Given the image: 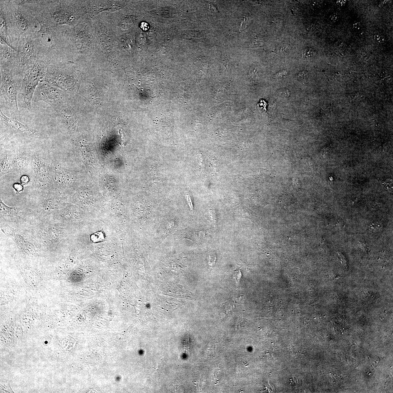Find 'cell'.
<instances>
[{
    "label": "cell",
    "instance_id": "6",
    "mask_svg": "<svg viewBox=\"0 0 393 393\" xmlns=\"http://www.w3.org/2000/svg\"><path fill=\"white\" fill-rule=\"evenodd\" d=\"M77 178V174L73 171L54 167L52 185L62 189L69 188L76 183Z\"/></svg>",
    "mask_w": 393,
    "mask_h": 393
},
{
    "label": "cell",
    "instance_id": "15",
    "mask_svg": "<svg viewBox=\"0 0 393 393\" xmlns=\"http://www.w3.org/2000/svg\"><path fill=\"white\" fill-rule=\"evenodd\" d=\"M105 185L106 188L109 191L114 189L116 186V183L115 180L112 178L106 177L105 180Z\"/></svg>",
    "mask_w": 393,
    "mask_h": 393
},
{
    "label": "cell",
    "instance_id": "22",
    "mask_svg": "<svg viewBox=\"0 0 393 393\" xmlns=\"http://www.w3.org/2000/svg\"><path fill=\"white\" fill-rule=\"evenodd\" d=\"M287 74V72L286 71L283 70L282 71L278 72L275 76V77L277 79H281L283 78Z\"/></svg>",
    "mask_w": 393,
    "mask_h": 393
},
{
    "label": "cell",
    "instance_id": "13",
    "mask_svg": "<svg viewBox=\"0 0 393 393\" xmlns=\"http://www.w3.org/2000/svg\"><path fill=\"white\" fill-rule=\"evenodd\" d=\"M235 306L231 303L227 302L223 304L221 307L220 315L221 317L222 318L225 315L228 314L234 308Z\"/></svg>",
    "mask_w": 393,
    "mask_h": 393
},
{
    "label": "cell",
    "instance_id": "4",
    "mask_svg": "<svg viewBox=\"0 0 393 393\" xmlns=\"http://www.w3.org/2000/svg\"><path fill=\"white\" fill-rule=\"evenodd\" d=\"M33 98L34 101H42L48 103L56 112L66 104L63 91L45 82H42L39 84Z\"/></svg>",
    "mask_w": 393,
    "mask_h": 393
},
{
    "label": "cell",
    "instance_id": "7",
    "mask_svg": "<svg viewBox=\"0 0 393 393\" xmlns=\"http://www.w3.org/2000/svg\"><path fill=\"white\" fill-rule=\"evenodd\" d=\"M0 115L4 124L14 133L36 138L40 136L41 134L38 131L30 128L27 125L21 123L17 120L16 117L9 118L6 116L1 109L0 110Z\"/></svg>",
    "mask_w": 393,
    "mask_h": 393
},
{
    "label": "cell",
    "instance_id": "20",
    "mask_svg": "<svg viewBox=\"0 0 393 393\" xmlns=\"http://www.w3.org/2000/svg\"><path fill=\"white\" fill-rule=\"evenodd\" d=\"M307 75V73L306 71H305L304 70L302 71L298 74L297 77L299 80H303L306 78Z\"/></svg>",
    "mask_w": 393,
    "mask_h": 393
},
{
    "label": "cell",
    "instance_id": "14",
    "mask_svg": "<svg viewBox=\"0 0 393 393\" xmlns=\"http://www.w3.org/2000/svg\"><path fill=\"white\" fill-rule=\"evenodd\" d=\"M373 38L378 44H383L386 42V37L383 33L380 31H376L373 35Z\"/></svg>",
    "mask_w": 393,
    "mask_h": 393
},
{
    "label": "cell",
    "instance_id": "23",
    "mask_svg": "<svg viewBox=\"0 0 393 393\" xmlns=\"http://www.w3.org/2000/svg\"><path fill=\"white\" fill-rule=\"evenodd\" d=\"M20 180L21 184L23 185L28 183L30 181L29 177L26 175L22 176Z\"/></svg>",
    "mask_w": 393,
    "mask_h": 393
},
{
    "label": "cell",
    "instance_id": "16",
    "mask_svg": "<svg viewBox=\"0 0 393 393\" xmlns=\"http://www.w3.org/2000/svg\"><path fill=\"white\" fill-rule=\"evenodd\" d=\"M23 52L27 56L31 55L33 52V46L30 43H27L23 47Z\"/></svg>",
    "mask_w": 393,
    "mask_h": 393
},
{
    "label": "cell",
    "instance_id": "9",
    "mask_svg": "<svg viewBox=\"0 0 393 393\" xmlns=\"http://www.w3.org/2000/svg\"><path fill=\"white\" fill-rule=\"evenodd\" d=\"M32 157L27 150H19L14 153L12 169H21L26 167L31 162Z\"/></svg>",
    "mask_w": 393,
    "mask_h": 393
},
{
    "label": "cell",
    "instance_id": "1",
    "mask_svg": "<svg viewBox=\"0 0 393 393\" xmlns=\"http://www.w3.org/2000/svg\"><path fill=\"white\" fill-rule=\"evenodd\" d=\"M47 66L37 62L26 74L20 89L25 106L28 110L31 109V102L36 87L40 81L42 82L46 72Z\"/></svg>",
    "mask_w": 393,
    "mask_h": 393
},
{
    "label": "cell",
    "instance_id": "11",
    "mask_svg": "<svg viewBox=\"0 0 393 393\" xmlns=\"http://www.w3.org/2000/svg\"><path fill=\"white\" fill-rule=\"evenodd\" d=\"M14 153L6 152L1 154L0 162V175L1 177L12 171V165Z\"/></svg>",
    "mask_w": 393,
    "mask_h": 393
},
{
    "label": "cell",
    "instance_id": "27",
    "mask_svg": "<svg viewBox=\"0 0 393 393\" xmlns=\"http://www.w3.org/2000/svg\"><path fill=\"white\" fill-rule=\"evenodd\" d=\"M186 197L187 198V201L188 202L189 206L190 209L192 210L193 208V205H192V202H191L190 197L189 195H186Z\"/></svg>",
    "mask_w": 393,
    "mask_h": 393
},
{
    "label": "cell",
    "instance_id": "17",
    "mask_svg": "<svg viewBox=\"0 0 393 393\" xmlns=\"http://www.w3.org/2000/svg\"><path fill=\"white\" fill-rule=\"evenodd\" d=\"M18 25L19 28L23 31H26L28 29V24L24 19L21 18L19 19Z\"/></svg>",
    "mask_w": 393,
    "mask_h": 393
},
{
    "label": "cell",
    "instance_id": "24",
    "mask_svg": "<svg viewBox=\"0 0 393 393\" xmlns=\"http://www.w3.org/2000/svg\"><path fill=\"white\" fill-rule=\"evenodd\" d=\"M330 19L332 22L336 23L339 20V17L337 14H333L330 16Z\"/></svg>",
    "mask_w": 393,
    "mask_h": 393
},
{
    "label": "cell",
    "instance_id": "25",
    "mask_svg": "<svg viewBox=\"0 0 393 393\" xmlns=\"http://www.w3.org/2000/svg\"><path fill=\"white\" fill-rule=\"evenodd\" d=\"M14 188L17 192H21L23 189L22 185L18 183L15 184L14 185Z\"/></svg>",
    "mask_w": 393,
    "mask_h": 393
},
{
    "label": "cell",
    "instance_id": "19",
    "mask_svg": "<svg viewBox=\"0 0 393 393\" xmlns=\"http://www.w3.org/2000/svg\"><path fill=\"white\" fill-rule=\"evenodd\" d=\"M353 29L356 31H359L362 28V24L359 21H355L353 25Z\"/></svg>",
    "mask_w": 393,
    "mask_h": 393
},
{
    "label": "cell",
    "instance_id": "12",
    "mask_svg": "<svg viewBox=\"0 0 393 393\" xmlns=\"http://www.w3.org/2000/svg\"><path fill=\"white\" fill-rule=\"evenodd\" d=\"M77 199L83 204L91 205L93 204V193L87 189L82 188L78 190L77 194Z\"/></svg>",
    "mask_w": 393,
    "mask_h": 393
},
{
    "label": "cell",
    "instance_id": "8",
    "mask_svg": "<svg viewBox=\"0 0 393 393\" xmlns=\"http://www.w3.org/2000/svg\"><path fill=\"white\" fill-rule=\"evenodd\" d=\"M56 112L60 121L65 127L71 132H76L77 128L78 120L73 109L66 104Z\"/></svg>",
    "mask_w": 393,
    "mask_h": 393
},
{
    "label": "cell",
    "instance_id": "2",
    "mask_svg": "<svg viewBox=\"0 0 393 393\" xmlns=\"http://www.w3.org/2000/svg\"><path fill=\"white\" fill-rule=\"evenodd\" d=\"M68 72L67 68L63 66H49L47 67L42 82H45L62 90L72 91L77 79L76 77H74L73 73Z\"/></svg>",
    "mask_w": 393,
    "mask_h": 393
},
{
    "label": "cell",
    "instance_id": "5",
    "mask_svg": "<svg viewBox=\"0 0 393 393\" xmlns=\"http://www.w3.org/2000/svg\"><path fill=\"white\" fill-rule=\"evenodd\" d=\"M1 72V95L5 99L8 108L13 114L16 115L19 113L17 96L19 87L10 70L4 68Z\"/></svg>",
    "mask_w": 393,
    "mask_h": 393
},
{
    "label": "cell",
    "instance_id": "26",
    "mask_svg": "<svg viewBox=\"0 0 393 393\" xmlns=\"http://www.w3.org/2000/svg\"><path fill=\"white\" fill-rule=\"evenodd\" d=\"M346 2L347 1H345V0H338L336 2V4L337 5L340 6V7H343V6H345Z\"/></svg>",
    "mask_w": 393,
    "mask_h": 393
},
{
    "label": "cell",
    "instance_id": "3",
    "mask_svg": "<svg viewBox=\"0 0 393 393\" xmlns=\"http://www.w3.org/2000/svg\"><path fill=\"white\" fill-rule=\"evenodd\" d=\"M31 163L36 183L41 186L52 185L54 167L52 161L47 156L34 154Z\"/></svg>",
    "mask_w": 393,
    "mask_h": 393
},
{
    "label": "cell",
    "instance_id": "18",
    "mask_svg": "<svg viewBox=\"0 0 393 393\" xmlns=\"http://www.w3.org/2000/svg\"><path fill=\"white\" fill-rule=\"evenodd\" d=\"M314 50L312 48H308L304 49L302 51V54L304 58H311L314 55Z\"/></svg>",
    "mask_w": 393,
    "mask_h": 393
},
{
    "label": "cell",
    "instance_id": "10",
    "mask_svg": "<svg viewBox=\"0 0 393 393\" xmlns=\"http://www.w3.org/2000/svg\"><path fill=\"white\" fill-rule=\"evenodd\" d=\"M77 144L84 161L88 165H93L96 162V157L87 142L81 139L77 142Z\"/></svg>",
    "mask_w": 393,
    "mask_h": 393
},
{
    "label": "cell",
    "instance_id": "21",
    "mask_svg": "<svg viewBox=\"0 0 393 393\" xmlns=\"http://www.w3.org/2000/svg\"><path fill=\"white\" fill-rule=\"evenodd\" d=\"M242 276V274L241 272L239 271H236L234 274V277L235 278L237 284H239L240 279H241Z\"/></svg>",
    "mask_w": 393,
    "mask_h": 393
},
{
    "label": "cell",
    "instance_id": "28",
    "mask_svg": "<svg viewBox=\"0 0 393 393\" xmlns=\"http://www.w3.org/2000/svg\"><path fill=\"white\" fill-rule=\"evenodd\" d=\"M280 93L281 96H286V97H287V96H288L289 94L288 91L287 90H284V91L283 90V91L280 92Z\"/></svg>",
    "mask_w": 393,
    "mask_h": 393
}]
</instances>
